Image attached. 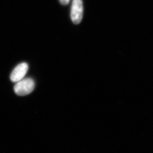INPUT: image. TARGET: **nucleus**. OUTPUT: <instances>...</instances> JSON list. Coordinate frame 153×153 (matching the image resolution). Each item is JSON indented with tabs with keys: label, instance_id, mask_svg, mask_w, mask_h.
Instances as JSON below:
<instances>
[{
	"label": "nucleus",
	"instance_id": "1",
	"mask_svg": "<svg viewBox=\"0 0 153 153\" xmlns=\"http://www.w3.org/2000/svg\"><path fill=\"white\" fill-rule=\"evenodd\" d=\"M34 87L35 82L33 79L31 78H26L16 82L13 90L15 93L19 96H26L33 91Z\"/></svg>",
	"mask_w": 153,
	"mask_h": 153
},
{
	"label": "nucleus",
	"instance_id": "2",
	"mask_svg": "<svg viewBox=\"0 0 153 153\" xmlns=\"http://www.w3.org/2000/svg\"><path fill=\"white\" fill-rule=\"evenodd\" d=\"M83 11L82 0H73L71 7V18L74 24H79L81 22Z\"/></svg>",
	"mask_w": 153,
	"mask_h": 153
},
{
	"label": "nucleus",
	"instance_id": "3",
	"mask_svg": "<svg viewBox=\"0 0 153 153\" xmlns=\"http://www.w3.org/2000/svg\"><path fill=\"white\" fill-rule=\"evenodd\" d=\"M28 70V65L24 62L19 64L14 69L10 74V80L13 82H16L24 79Z\"/></svg>",
	"mask_w": 153,
	"mask_h": 153
},
{
	"label": "nucleus",
	"instance_id": "4",
	"mask_svg": "<svg viewBox=\"0 0 153 153\" xmlns=\"http://www.w3.org/2000/svg\"><path fill=\"white\" fill-rule=\"evenodd\" d=\"M70 0H59V1L60 2L61 4L63 5H67L68 4Z\"/></svg>",
	"mask_w": 153,
	"mask_h": 153
}]
</instances>
